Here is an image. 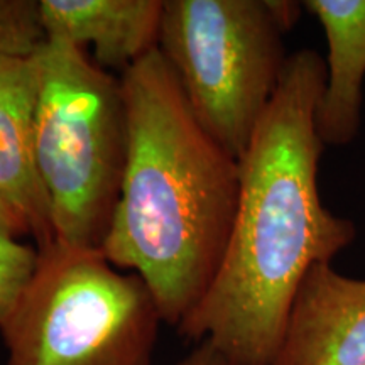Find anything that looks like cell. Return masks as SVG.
<instances>
[{"mask_svg": "<svg viewBox=\"0 0 365 365\" xmlns=\"http://www.w3.org/2000/svg\"><path fill=\"white\" fill-rule=\"evenodd\" d=\"M327 63L314 49L287 58L272 102L239 159V203L215 279L180 335L208 341L240 365H271L309 269L331 264L357 237L318 190L317 134Z\"/></svg>", "mask_w": 365, "mask_h": 365, "instance_id": "6da1fadb", "label": "cell"}, {"mask_svg": "<svg viewBox=\"0 0 365 365\" xmlns=\"http://www.w3.org/2000/svg\"><path fill=\"white\" fill-rule=\"evenodd\" d=\"M127 161L102 254L137 274L166 325L180 327L203 299L225 255L240 170L191 110L154 49L120 76Z\"/></svg>", "mask_w": 365, "mask_h": 365, "instance_id": "7a4b0ae2", "label": "cell"}, {"mask_svg": "<svg viewBox=\"0 0 365 365\" xmlns=\"http://www.w3.org/2000/svg\"><path fill=\"white\" fill-rule=\"evenodd\" d=\"M34 58L36 168L54 244L102 252L127 161L122 81L66 39L46 38Z\"/></svg>", "mask_w": 365, "mask_h": 365, "instance_id": "3957f363", "label": "cell"}, {"mask_svg": "<svg viewBox=\"0 0 365 365\" xmlns=\"http://www.w3.org/2000/svg\"><path fill=\"white\" fill-rule=\"evenodd\" d=\"M293 0H164L158 49L203 129L237 161L287 65Z\"/></svg>", "mask_w": 365, "mask_h": 365, "instance_id": "277c9868", "label": "cell"}, {"mask_svg": "<svg viewBox=\"0 0 365 365\" xmlns=\"http://www.w3.org/2000/svg\"><path fill=\"white\" fill-rule=\"evenodd\" d=\"M163 323L137 274L100 250L53 244L0 336L6 365H150Z\"/></svg>", "mask_w": 365, "mask_h": 365, "instance_id": "5b68a950", "label": "cell"}, {"mask_svg": "<svg viewBox=\"0 0 365 365\" xmlns=\"http://www.w3.org/2000/svg\"><path fill=\"white\" fill-rule=\"evenodd\" d=\"M271 365H365V279L314 264L298 287Z\"/></svg>", "mask_w": 365, "mask_h": 365, "instance_id": "8992f818", "label": "cell"}, {"mask_svg": "<svg viewBox=\"0 0 365 365\" xmlns=\"http://www.w3.org/2000/svg\"><path fill=\"white\" fill-rule=\"evenodd\" d=\"M38 90L34 54L0 58V200L19 213L41 250L54 244V234L36 168Z\"/></svg>", "mask_w": 365, "mask_h": 365, "instance_id": "52a82bcc", "label": "cell"}, {"mask_svg": "<svg viewBox=\"0 0 365 365\" xmlns=\"http://www.w3.org/2000/svg\"><path fill=\"white\" fill-rule=\"evenodd\" d=\"M164 0H39L46 38L85 49L93 61L122 73L158 49Z\"/></svg>", "mask_w": 365, "mask_h": 365, "instance_id": "ba28073f", "label": "cell"}, {"mask_svg": "<svg viewBox=\"0 0 365 365\" xmlns=\"http://www.w3.org/2000/svg\"><path fill=\"white\" fill-rule=\"evenodd\" d=\"M328 43L327 81L318 102L317 134L323 145L352 144L362 124L365 81V0H307Z\"/></svg>", "mask_w": 365, "mask_h": 365, "instance_id": "9c48e42d", "label": "cell"}, {"mask_svg": "<svg viewBox=\"0 0 365 365\" xmlns=\"http://www.w3.org/2000/svg\"><path fill=\"white\" fill-rule=\"evenodd\" d=\"M44 39L39 0H0V58L29 56Z\"/></svg>", "mask_w": 365, "mask_h": 365, "instance_id": "30bf717a", "label": "cell"}, {"mask_svg": "<svg viewBox=\"0 0 365 365\" xmlns=\"http://www.w3.org/2000/svg\"><path fill=\"white\" fill-rule=\"evenodd\" d=\"M39 250L0 234V333L38 267Z\"/></svg>", "mask_w": 365, "mask_h": 365, "instance_id": "8fae6325", "label": "cell"}, {"mask_svg": "<svg viewBox=\"0 0 365 365\" xmlns=\"http://www.w3.org/2000/svg\"><path fill=\"white\" fill-rule=\"evenodd\" d=\"M175 365H240L235 360H232L220 350L210 345L208 341H200L191 352L182 357Z\"/></svg>", "mask_w": 365, "mask_h": 365, "instance_id": "7c38bea8", "label": "cell"}, {"mask_svg": "<svg viewBox=\"0 0 365 365\" xmlns=\"http://www.w3.org/2000/svg\"><path fill=\"white\" fill-rule=\"evenodd\" d=\"M0 234L21 239L24 235H31L29 227L22 220V217L17 212L9 207L6 202L0 200Z\"/></svg>", "mask_w": 365, "mask_h": 365, "instance_id": "4fadbf2b", "label": "cell"}]
</instances>
